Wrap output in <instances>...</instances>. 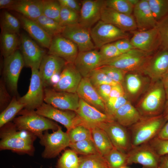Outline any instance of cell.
I'll return each mask as SVG.
<instances>
[{
	"label": "cell",
	"mask_w": 168,
	"mask_h": 168,
	"mask_svg": "<svg viewBox=\"0 0 168 168\" xmlns=\"http://www.w3.org/2000/svg\"><path fill=\"white\" fill-rule=\"evenodd\" d=\"M120 168H129L127 167V166H124Z\"/></svg>",
	"instance_id": "cell-63"
},
{
	"label": "cell",
	"mask_w": 168,
	"mask_h": 168,
	"mask_svg": "<svg viewBox=\"0 0 168 168\" xmlns=\"http://www.w3.org/2000/svg\"><path fill=\"white\" fill-rule=\"evenodd\" d=\"M166 100H168V88L165 89Z\"/></svg>",
	"instance_id": "cell-62"
},
{
	"label": "cell",
	"mask_w": 168,
	"mask_h": 168,
	"mask_svg": "<svg viewBox=\"0 0 168 168\" xmlns=\"http://www.w3.org/2000/svg\"><path fill=\"white\" fill-rule=\"evenodd\" d=\"M71 143L92 139L91 129L82 124L77 125L67 131Z\"/></svg>",
	"instance_id": "cell-37"
},
{
	"label": "cell",
	"mask_w": 168,
	"mask_h": 168,
	"mask_svg": "<svg viewBox=\"0 0 168 168\" xmlns=\"http://www.w3.org/2000/svg\"><path fill=\"white\" fill-rule=\"evenodd\" d=\"M119 52L123 54L135 49L132 44L129 38L123 39L114 42Z\"/></svg>",
	"instance_id": "cell-52"
},
{
	"label": "cell",
	"mask_w": 168,
	"mask_h": 168,
	"mask_svg": "<svg viewBox=\"0 0 168 168\" xmlns=\"http://www.w3.org/2000/svg\"><path fill=\"white\" fill-rule=\"evenodd\" d=\"M0 41L1 54L4 58L18 49L20 43V36L15 33L1 32Z\"/></svg>",
	"instance_id": "cell-31"
},
{
	"label": "cell",
	"mask_w": 168,
	"mask_h": 168,
	"mask_svg": "<svg viewBox=\"0 0 168 168\" xmlns=\"http://www.w3.org/2000/svg\"><path fill=\"white\" fill-rule=\"evenodd\" d=\"M158 168H168V154L161 156Z\"/></svg>",
	"instance_id": "cell-58"
},
{
	"label": "cell",
	"mask_w": 168,
	"mask_h": 168,
	"mask_svg": "<svg viewBox=\"0 0 168 168\" xmlns=\"http://www.w3.org/2000/svg\"><path fill=\"white\" fill-rule=\"evenodd\" d=\"M112 86L108 84H102L94 87L100 96L105 103L110 97Z\"/></svg>",
	"instance_id": "cell-53"
},
{
	"label": "cell",
	"mask_w": 168,
	"mask_h": 168,
	"mask_svg": "<svg viewBox=\"0 0 168 168\" xmlns=\"http://www.w3.org/2000/svg\"><path fill=\"white\" fill-rule=\"evenodd\" d=\"M87 77L94 87L102 84L112 86L118 84L111 79L99 68L93 70Z\"/></svg>",
	"instance_id": "cell-43"
},
{
	"label": "cell",
	"mask_w": 168,
	"mask_h": 168,
	"mask_svg": "<svg viewBox=\"0 0 168 168\" xmlns=\"http://www.w3.org/2000/svg\"><path fill=\"white\" fill-rule=\"evenodd\" d=\"M78 53L76 44L59 34L52 38L47 54L60 57L67 63H74Z\"/></svg>",
	"instance_id": "cell-17"
},
{
	"label": "cell",
	"mask_w": 168,
	"mask_h": 168,
	"mask_svg": "<svg viewBox=\"0 0 168 168\" xmlns=\"http://www.w3.org/2000/svg\"><path fill=\"white\" fill-rule=\"evenodd\" d=\"M101 63L99 52L96 49L79 52L74 63L82 77H87L93 70L100 67Z\"/></svg>",
	"instance_id": "cell-23"
},
{
	"label": "cell",
	"mask_w": 168,
	"mask_h": 168,
	"mask_svg": "<svg viewBox=\"0 0 168 168\" xmlns=\"http://www.w3.org/2000/svg\"><path fill=\"white\" fill-rule=\"evenodd\" d=\"M105 0H84L82 2L79 23L89 29L100 20Z\"/></svg>",
	"instance_id": "cell-20"
},
{
	"label": "cell",
	"mask_w": 168,
	"mask_h": 168,
	"mask_svg": "<svg viewBox=\"0 0 168 168\" xmlns=\"http://www.w3.org/2000/svg\"><path fill=\"white\" fill-rule=\"evenodd\" d=\"M131 32L133 36L130 41L135 49L152 53L160 49V40L156 26L145 30H136Z\"/></svg>",
	"instance_id": "cell-19"
},
{
	"label": "cell",
	"mask_w": 168,
	"mask_h": 168,
	"mask_svg": "<svg viewBox=\"0 0 168 168\" xmlns=\"http://www.w3.org/2000/svg\"><path fill=\"white\" fill-rule=\"evenodd\" d=\"M18 18L21 26L30 36L41 46L48 49L52 38L35 21L19 14Z\"/></svg>",
	"instance_id": "cell-27"
},
{
	"label": "cell",
	"mask_w": 168,
	"mask_h": 168,
	"mask_svg": "<svg viewBox=\"0 0 168 168\" xmlns=\"http://www.w3.org/2000/svg\"><path fill=\"white\" fill-rule=\"evenodd\" d=\"M129 2L133 6L136 5L138 2L139 0H128Z\"/></svg>",
	"instance_id": "cell-61"
},
{
	"label": "cell",
	"mask_w": 168,
	"mask_h": 168,
	"mask_svg": "<svg viewBox=\"0 0 168 168\" xmlns=\"http://www.w3.org/2000/svg\"><path fill=\"white\" fill-rule=\"evenodd\" d=\"M76 93L86 102L106 114L105 103L87 77H83Z\"/></svg>",
	"instance_id": "cell-24"
},
{
	"label": "cell",
	"mask_w": 168,
	"mask_h": 168,
	"mask_svg": "<svg viewBox=\"0 0 168 168\" xmlns=\"http://www.w3.org/2000/svg\"><path fill=\"white\" fill-rule=\"evenodd\" d=\"M0 149L9 150L32 156L34 154V142L36 136L24 130H18L13 123L9 122L0 128Z\"/></svg>",
	"instance_id": "cell-1"
},
{
	"label": "cell",
	"mask_w": 168,
	"mask_h": 168,
	"mask_svg": "<svg viewBox=\"0 0 168 168\" xmlns=\"http://www.w3.org/2000/svg\"><path fill=\"white\" fill-rule=\"evenodd\" d=\"M127 90L131 94L137 93L140 90L142 85L141 80L137 74L129 73L125 78Z\"/></svg>",
	"instance_id": "cell-49"
},
{
	"label": "cell",
	"mask_w": 168,
	"mask_h": 168,
	"mask_svg": "<svg viewBox=\"0 0 168 168\" xmlns=\"http://www.w3.org/2000/svg\"><path fill=\"white\" fill-rule=\"evenodd\" d=\"M167 121L162 114L156 116H142L128 128L131 147L149 142L157 136Z\"/></svg>",
	"instance_id": "cell-2"
},
{
	"label": "cell",
	"mask_w": 168,
	"mask_h": 168,
	"mask_svg": "<svg viewBox=\"0 0 168 168\" xmlns=\"http://www.w3.org/2000/svg\"><path fill=\"white\" fill-rule=\"evenodd\" d=\"M67 63L57 56L47 54L40 64L39 72L44 88L53 84V78L60 75Z\"/></svg>",
	"instance_id": "cell-18"
},
{
	"label": "cell",
	"mask_w": 168,
	"mask_h": 168,
	"mask_svg": "<svg viewBox=\"0 0 168 168\" xmlns=\"http://www.w3.org/2000/svg\"><path fill=\"white\" fill-rule=\"evenodd\" d=\"M148 143L160 156L168 154V140H161L156 137Z\"/></svg>",
	"instance_id": "cell-50"
},
{
	"label": "cell",
	"mask_w": 168,
	"mask_h": 168,
	"mask_svg": "<svg viewBox=\"0 0 168 168\" xmlns=\"http://www.w3.org/2000/svg\"><path fill=\"white\" fill-rule=\"evenodd\" d=\"M127 153L128 165L138 163L142 168H158L161 156L148 143L131 147Z\"/></svg>",
	"instance_id": "cell-11"
},
{
	"label": "cell",
	"mask_w": 168,
	"mask_h": 168,
	"mask_svg": "<svg viewBox=\"0 0 168 168\" xmlns=\"http://www.w3.org/2000/svg\"><path fill=\"white\" fill-rule=\"evenodd\" d=\"M153 15L157 22L168 14V0H147Z\"/></svg>",
	"instance_id": "cell-40"
},
{
	"label": "cell",
	"mask_w": 168,
	"mask_h": 168,
	"mask_svg": "<svg viewBox=\"0 0 168 168\" xmlns=\"http://www.w3.org/2000/svg\"><path fill=\"white\" fill-rule=\"evenodd\" d=\"M90 30L78 23L64 26L61 35L76 44L79 52L87 51L96 49Z\"/></svg>",
	"instance_id": "cell-15"
},
{
	"label": "cell",
	"mask_w": 168,
	"mask_h": 168,
	"mask_svg": "<svg viewBox=\"0 0 168 168\" xmlns=\"http://www.w3.org/2000/svg\"><path fill=\"white\" fill-rule=\"evenodd\" d=\"M40 139V143L45 147L42 154V157L44 158L56 157L71 144L67 132H64L60 126L52 133L45 131Z\"/></svg>",
	"instance_id": "cell-7"
},
{
	"label": "cell",
	"mask_w": 168,
	"mask_h": 168,
	"mask_svg": "<svg viewBox=\"0 0 168 168\" xmlns=\"http://www.w3.org/2000/svg\"><path fill=\"white\" fill-rule=\"evenodd\" d=\"M69 147L77 154L83 156L99 153L92 139L85 140L71 143Z\"/></svg>",
	"instance_id": "cell-39"
},
{
	"label": "cell",
	"mask_w": 168,
	"mask_h": 168,
	"mask_svg": "<svg viewBox=\"0 0 168 168\" xmlns=\"http://www.w3.org/2000/svg\"><path fill=\"white\" fill-rule=\"evenodd\" d=\"M30 84L27 92L19 98L25 105V109L35 110L44 102V87L39 70L32 68Z\"/></svg>",
	"instance_id": "cell-9"
},
{
	"label": "cell",
	"mask_w": 168,
	"mask_h": 168,
	"mask_svg": "<svg viewBox=\"0 0 168 168\" xmlns=\"http://www.w3.org/2000/svg\"><path fill=\"white\" fill-rule=\"evenodd\" d=\"M90 34L96 48L119 40L129 38V35L114 26L100 20L90 29Z\"/></svg>",
	"instance_id": "cell-6"
},
{
	"label": "cell",
	"mask_w": 168,
	"mask_h": 168,
	"mask_svg": "<svg viewBox=\"0 0 168 168\" xmlns=\"http://www.w3.org/2000/svg\"><path fill=\"white\" fill-rule=\"evenodd\" d=\"M61 7H66L80 13L81 5L75 0H58Z\"/></svg>",
	"instance_id": "cell-54"
},
{
	"label": "cell",
	"mask_w": 168,
	"mask_h": 168,
	"mask_svg": "<svg viewBox=\"0 0 168 168\" xmlns=\"http://www.w3.org/2000/svg\"><path fill=\"white\" fill-rule=\"evenodd\" d=\"M114 82L122 84L127 72L114 67L103 66L98 68Z\"/></svg>",
	"instance_id": "cell-48"
},
{
	"label": "cell",
	"mask_w": 168,
	"mask_h": 168,
	"mask_svg": "<svg viewBox=\"0 0 168 168\" xmlns=\"http://www.w3.org/2000/svg\"><path fill=\"white\" fill-rule=\"evenodd\" d=\"M141 117L136 108L128 101L117 110L113 119L121 125L128 128L137 122Z\"/></svg>",
	"instance_id": "cell-29"
},
{
	"label": "cell",
	"mask_w": 168,
	"mask_h": 168,
	"mask_svg": "<svg viewBox=\"0 0 168 168\" xmlns=\"http://www.w3.org/2000/svg\"><path fill=\"white\" fill-rule=\"evenodd\" d=\"M79 157L77 153L72 149L64 151L58 160L57 168H78Z\"/></svg>",
	"instance_id": "cell-38"
},
{
	"label": "cell",
	"mask_w": 168,
	"mask_h": 168,
	"mask_svg": "<svg viewBox=\"0 0 168 168\" xmlns=\"http://www.w3.org/2000/svg\"><path fill=\"white\" fill-rule=\"evenodd\" d=\"M19 36L20 50L25 66L39 70L43 58L46 54L45 50L26 34L22 33Z\"/></svg>",
	"instance_id": "cell-10"
},
{
	"label": "cell",
	"mask_w": 168,
	"mask_h": 168,
	"mask_svg": "<svg viewBox=\"0 0 168 168\" xmlns=\"http://www.w3.org/2000/svg\"><path fill=\"white\" fill-rule=\"evenodd\" d=\"M128 101L125 96L118 98L110 97L105 102L106 114L114 119L115 112Z\"/></svg>",
	"instance_id": "cell-47"
},
{
	"label": "cell",
	"mask_w": 168,
	"mask_h": 168,
	"mask_svg": "<svg viewBox=\"0 0 168 168\" xmlns=\"http://www.w3.org/2000/svg\"><path fill=\"white\" fill-rule=\"evenodd\" d=\"M16 1L17 0H0V8L9 10Z\"/></svg>",
	"instance_id": "cell-57"
},
{
	"label": "cell",
	"mask_w": 168,
	"mask_h": 168,
	"mask_svg": "<svg viewBox=\"0 0 168 168\" xmlns=\"http://www.w3.org/2000/svg\"><path fill=\"white\" fill-rule=\"evenodd\" d=\"M92 138L98 153L104 156L114 147L105 132L98 126L91 128Z\"/></svg>",
	"instance_id": "cell-30"
},
{
	"label": "cell",
	"mask_w": 168,
	"mask_h": 168,
	"mask_svg": "<svg viewBox=\"0 0 168 168\" xmlns=\"http://www.w3.org/2000/svg\"><path fill=\"white\" fill-rule=\"evenodd\" d=\"M43 0H17L9 9L31 20L35 21L43 15Z\"/></svg>",
	"instance_id": "cell-28"
},
{
	"label": "cell",
	"mask_w": 168,
	"mask_h": 168,
	"mask_svg": "<svg viewBox=\"0 0 168 168\" xmlns=\"http://www.w3.org/2000/svg\"><path fill=\"white\" fill-rule=\"evenodd\" d=\"M20 116L13 119V123L18 130L30 132L40 138L44 131L57 130L59 126L48 118L37 113L35 110H22L18 113Z\"/></svg>",
	"instance_id": "cell-3"
},
{
	"label": "cell",
	"mask_w": 168,
	"mask_h": 168,
	"mask_svg": "<svg viewBox=\"0 0 168 168\" xmlns=\"http://www.w3.org/2000/svg\"><path fill=\"white\" fill-rule=\"evenodd\" d=\"M124 96L125 93L122 84L118 83L112 86L110 97L118 98Z\"/></svg>",
	"instance_id": "cell-55"
},
{
	"label": "cell",
	"mask_w": 168,
	"mask_h": 168,
	"mask_svg": "<svg viewBox=\"0 0 168 168\" xmlns=\"http://www.w3.org/2000/svg\"><path fill=\"white\" fill-rule=\"evenodd\" d=\"M52 38L61 34L64 26L60 23L43 15L40 16L35 21Z\"/></svg>",
	"instance_id": "cell-35"
},
{
	"label": "cell",
	"mask_w": 168,
	"mask_h": 168,
	"mask_svg": "<svg viewBox=\"0 0 168 168\" xmlns=\"http://www.w3.org/2000/svg\"><path fill=\"white\" fill-rule=\"evenodd\" d=\"M25 108V105L17 99L16 96L12 98L7 106L0 114V127L10 122L16 115Z\"/></svg>",
	"instance_id": "cell-32"
},
{
	"label": "cell",
	"mask_w": 168,
	"mask_h": 168,
	"mask_svg": "<svg viewBox=\"0 0 168 168\" xmlns=\"http://www.w3.org/2000/svg\"><path fill=\"white\" fill-rule=\"evenodd\" d=\"M156 27L160 40V49L168 50V14L157 22Z\"/></svg>",
	"instance_id": "cell-46"
},
{
	"label": "cell",
	"mask_w": 168,
	"mask_h": 168,
	"mask_svg": "<svg viewBox=\"0 0 168 168\" xmlns=\"http://www.w3.org/2000/svg\"><path fill=\"white\" fill-rule=\"evenodd\" d=\"M99 52L102 60L101 66L105 62L122 54L118 50L114 42L103 45L100 49Z\"/></svg>",
	"instance_id": "cell-45"
},
{
	"label": "cell",
	"mask_w": 168,
	"mask_h": 168,
	"mask_svg": "<svg viewBox=\"0 0 168 168\" xmlns=\"http://www.w3.org/2000/svg\"><path fill=\"white\" fill-rule=\"evenodd\" d=\"M79 13L66 7H61L59 22L62 26H64L79 23Z\"/></svg>",
	"instance_id": "cell-44"
},
{
	"label": "cell",
	"mask_w": 168,
	"mask_h": 168,
	"mask_svg": "<svg viewBox=\"0 0 168 168\" xmlns=\"http://www.w3.org/2000/svg\"><path fill=\"white\" fill-rule=\"evenodd\" d=\"M168 71V50L160 49L152 56L144 72L154 82L161 80Z\"/></svg>",
	"instance_id": "cell-26"
},
{
	"label": "cell",
	"mask_w": 168,
	"mask_h": 168,
	"mask_svg": "<svg viewBox=\"0 0 168 168\" xmlns=\"http://www.w3.org/2000/svg\"><path fill=\"white\" fill-rule=\"evenodd\" d=\"M105 4L108 8L127 15H132L134 7L128 0H106Z\"/></svg>",
	"instance_id": "cell-42"
},
{
	"label": "cell",
	"mask_w": 168,
	"mask_h": 168,
	"mask_svg": "<svg viewBox=\"0 0 168 168\" xmlns=\"http://www.w3.org/2000/svg\"><path fill=\"white\" fill-rule=\"evenodd\" d=\"M110 168H120L128 165V154L115 148L104 156Z\"/></svg>",
	"instance_id": "cell-36"
},
{
	"label": "cell",
	"mask_w": 168,
	"mask_h": 168,
	"mask_svg": "<svg viewBox=\"0 0 168 168\" xmlns=\"http://www.w3.org/2000/svg\"><path fill=\"white\" fill-rule=\"evenodd\" d=\"M133 12L138 30H145L156 27L157 22L151 11L147 0H139L134 6Z\"/></svg>",
	"instance_id": "cell-25"
},
{
	"label": "cell",
	"mask_w": 168,
	"mask_h": 168,
	"mask_svg": "<svg viewBox=\"0 0 168 168\" xmlns=\"http://www.w3.org/2000/svg\"><path fill=\"white\" fill-rule=\"evenodd\" d=\"M156 137L161 140H168V121L164 125Z\"/></svg>",
	"instance_id": "cell-56"
},
{
	"label": "cell",
	"mask_w": 168,
	"mask_h": 168,
	"mask_svg": "<svg viewBox=\"0 0 168 168\" xmlns=\"http://www.w3.org/2000/svg\"><path fill=\"white\" fill-rule=\"evenodd\" d=\"M160 80L165 89L168 88V71L163 75Z\"/></svg>",
	"instance_id": "cell-59"
},
{
	"label": "cell",
	"mask_w": 168,
	"mask_h": 168,
	"mask_svg": "<svg viewBox=\"0 0 168 168\" xmlns=\"http://www.w3.org/2000/svg\"><path fill=\"white\" fill-rule=\"evenodd\" d=\"M162 114L167 121H168V100H166Z\"/></svg>",
	"instance_id": "cell-60"
},
{
	"label": "cell",
	"mask_w": 168,
	"mask_h": 168,
	"mask_svg": "<svg viewBox=\"0 0 168 168\" xmlns=\"http://www.w3.org/2000/svg\"><path fill=\"white\" fill-rule=\"evenodd\" d=\"M80 119V124L90 129L105 123L114 120L106 114L80 98L78 108L75 112Z\"/></svg>",
	"instance_id": "cell-16"
},
{
	"label": "cell",
	"mask_w": 168,
	"mask_h": 168,
	"mask_svg": "<svg viewBox=\"0 0 168 168\" xmlns=\"http://www.w3.org/2000/svg\"><path fill=\"white\" fill-rule=\"evenodd\" d=\"M35 111L43 116L62 124L67 131L80 124V119L75 112L59 109L45 102Z\"/></svg>",
	"instance_id": "cell-14"
},
{
	"label": "cell",
	"mask_w": 168,
	"mask_h": 168,
	"mask_svg": "<svg viewBox=\"0 0 168 168\" xmlns=\"http://www.w3.org/2000/svg\"><path fill=\"white\" fill-rule=\"evenodd\" d=\"M100 20L125 31L132 32L137 29L133 16L117 12L105 6L102 9Z\"/></svg>",
	"instance_id": "cell-22"
},
{
	"label": "cell",
	"mask_w": 168,
	"mask_h": 168,
	"mask_svg": "<svg viewBox=\"0 0 168 168\" xmlns=\"http://www.w3.org/2000/svg\"><path fill=\"white\" fill-rule=\"evenodd\" d=\"M12 99L7 90L5 82L1 80L0 83V106L2 111L9 105Z\"/></svg>",
	"instance_id": "cell-51"
},
{
	"label": "cell",
	"mask_w": 168,
	"mask_h": 168,
	"mask_svg": "<svg viewBox=\"0 0 168 168\" xmlns=\"http://www.w3.org/2000/svg\"><path fill=\"white\" fill-rule=\"evenodd\" d=\"M79 100L76 93L58 91L50 87L44 88V102L59 109L75 112L78 108Z\"/></svg>",
	"instance_id": "cell-12"
},
{
	"label": "cell",
	"mask_w": 168,
	"mask_h": 168,
	"mask_svg": "<svg viewBox=\"0 0 168 168\" xmlns=\"http://www.w3.org/2000/svg\"><path fill=\"white\" fill-rule=\"evenodd\" d=\"M166 100L165 89L160 80L155 82L136 109L142 116L158 115L163 113Z\"/></svg>",
	"instance_id": "cell-5"
},
{
	"label": "cell",
	"mask_w": 168,
	"mask_h": 168,
	"mask_svg": "<svg viewBox=\"0 0 168 168\" xmlns=\"http://www.w3.org/2000/svg\"><path fill=\"white\" fill-rule=\"evenodd\" d=\"M24 66V61L19 49L4 58L3 71L4 82L13 94L17 93L18 80Z\"/></svg>",
	"instance_id": "cell-8"
},
{
	"label": "cell",
	"mask_w": 168,
	"mask_h": 168,
	"mask_svg": "<svg viewBox=\"0 0 168 168\" xmlns=\"http://www.w3.org/2000/svg\"><path fill=\"white\" fill-rule=\"evenodd\" d=\"M152 53L134 49L105 62L102 66H112L127 72H143L152 57Z\"/></svg>",
	"instance_id": "cell-4"
},
{
	"label": "cell",
	"mask_w": 168,
	"mask_h": 168,
	"mask_svg": "<svg viewBox=\"0 0 168 168\" xmlns=\"http://www.w3.org/2000/svg\"><path fill=\"white\" fill-rule=\"evenodd\" d=\"M82 78L74 63H67L52 88L58 91L76 93Z\"/></svg>",
	"instance_id": "cell-21"
},
{
	"label": "cell",
	"mask_w": 168,
	"mask_h": 168,
	"mask_svg": "<svg viewBox=\"0 0 168 168\" xmlns=\"http://www.w3.org/2000/svg\"><path fill=\"white\" fill-rule=\"evenodd\" d=\"M106 133L114 147L127 153L131 148L128 129L114 120L103 123L98 126Z\"/></svg>",
	"instance_id": "cell-13"
},
{
	"label": "cell",
	"mask_w": 168,
	"mask_h": 168,
	"mask_svg": "<svg viewBox=\"0 0 168 168\" xmlns=\"http://www.w3.org/2000/svg\"><path fill=\"white\" fill-rule=\"evenodd\" d=\"M1 17V32L19 33L21 25L18 18L6 11L2 12Z\"/></svg>",
	"instance_id": "cell-34"
},
{
	"label": "cell",
	"mask_w": 168,
	"mask_h": 168,
	"mask_svg": "<svg viewBox=\"0 0 168 168\" xmlns=\"http://www.w3.org/2000/svg\"><path fill=\"white\" fill-rule=\"evenodd\" d=\"M61 7L58 0H44L43 15L59 22Z\"/></svg>",
	"instance_id": "cell-41"
},
{
	"label": "cell",
	"mask_w": 168,
	"mask_h": 168,
	"mask_svg": "<svg viewBox=\"0 0 168 168\" xmlns=\"http://www.w3.org/2000/svg\"><path fill=\"white\" fill-rule=\"evenodd\" d=\"M78 168H110L105 157L99 153L79 157Z\"/></svg>",
	"instance_id": "cell-33"
}]
</instances>
